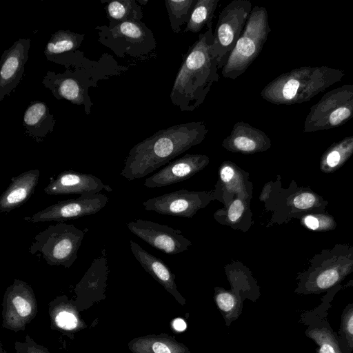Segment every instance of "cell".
I'll list each match as a JSON object with an SVG mask.
<instances>
[{
  "label": "cell",
  "instance_id": "obj_1",
  "mask_svg": "<svg viewBox=\"0 0 353 353\" xmlns=\"http://www.w3.org/2000/svg\"><path fill=\"white\" fill-rule=\"evenodd\" d=\"M208 132L203 121L160 130L132 148L120 174L128 181L141 179L200 144Z\"/></svg>",
  "mask_w": 353,
  "mask_h": 353
},
{
  "label": "cell",
  "instance_id": "obj_2",
  "mask_svg": "<svg viewBox=\"0 0 353 353\" xmlns=\"http://www.w3.org/2000/svg\"><path fill=\"white\" fill-rule=\"evenodd\" d=\"M212 27L199 35L190 47L174 81L170 99L181 111L192 112L205 101L218 81V63L211 52Z\"/></svg>",
  "mask_w": 353,
  "mask_h": 353
},
{
  "label": "cell",
  "instance_id": "obj_3",
  "mask_svg": "<svg viewBox=\"0 0 353 353\" xmlns=\"http://www.w3.org/2000/svg\"><path fill=\"white\" fill-rule=\"evenodd\" d=\"M270 32L266 9L262 6H254L222 68L223 77L234 80L243 74L261 52Z\"/></svg>",
  "mask_w": 353,
  "mask_h": 353
},
{
  "label": "cell",
  "instance_id": "obj_4",
  "mask_svg": "<svg viewBox=\"0 0 353 353\" xmlns=\"http://www.w3.org/2000/svg\"><path fill=\"white\" fill-rule=\"evenodd\" d=\"M84 234L72 224L57 222L37 234L28 251L32 254L40 253L50 265L69 268L77 259Z\"/></svg>",
  "mask_w": 353,
  "mask_h": 353
},
{
  "label": "cell",
  "instance_id": "obj_5",
  "mask_svg": "<svg viewBox=\"0 0 353 353\" xmlns=\"http://www.w3.org/2000/svg\"><path fill=\"white\" fill-rule=\"evenodd\" d=\"M100 43L110 48L117 57L125 55L143 59L152 53L157 42L152 30L141 21H129L112 28L97 26Z\"/></svg>",
  "mask_w": 353,
  "mask_h": 353
},
{
  "label": "cell",
  "instance_id": "obj_6",
  "mask_svg": "<svg viewBox=\"0 0 353 353\" xmlns=\"http://www.w3.org/2000/svg\"><path fill=\"white\" fill-rule=\"evenodd\" d=\"M252 3L248 0H234L219 14L213 32L211 52L223 68L240 37L252 11Z\"/></svg>",
  "mask_w": 353,
  "mask_h": 353
},
{
  "label": "cell",
  "instance_id": "obj_7",
  "mask_svg": "<svg viewBox=\"0 0 353 353\" xmlns=\"http://www.w3.org/2000/svg\"><path fill=\"white\" fill-rule=\"evenodd\" d=\"M2 306V327L14 332L24 330L38 311L32 288L25 281L17 279L6 290Z\"/></svg>",
  "mask_w": 353,
  "mask_h": 353
},
{
  "label": "cell",
  "instance_id": "obj_8",
  "mask_svg": "<svg viewBox=\"0 0 353 353\" xmlns=\"http://www.w3.org/2000/svg\"><path fill=\"white\" fill-rule=\"evenodd\" d=\"M216 200L214 190H175L148 199L142 203L145 210L161 214L192 218L196 212Z\"/></svg>",
  "mask_w": 353,
  "mask_h": 353
},
{
  "label": "cell",
  "instance_id": "obj_9",
  "mask_svg": "<svg viewBox=\"0 0 353 353\" xmlns=\"http://www.w3.org/2000/svg\"><path fill=\"white\" fill-rule=\"evenodd\" d=\"M43 83L57 99H66L73 104L83 105L85 113H90L93 103L88 94V88L96 86V82L92 81L85 71L81 69L68 70L63 73L48 71L43 77Z\"/></svg>",
  "mask_w": 353,
  "mask_h": 353
},
{
  "label": "cell",
  "instance_id": "obj_10",
  "mask_svg": "<svg viewBox=\"0 0 353 353\" xmlns=\"http://www.w3.org/2000/svg\"><path fill=\"white\" fill-rule=\"evenodd\" d=\"M108 202V198L101 193L80 196L76 199L59 201L32 216H25L23 219L34 223L46 221L62 222L96 214L102 210Z\"/></svg>",
  "mask_w": 353,
  "mask_h": 353
},
{
  "label": "cell",
  "instance_id": "obj_11",
  "mask_svg": "<svg viewBox=\"0 0 353 353\" xmlns=\"http://www.w3.org/2000/svg\"><path fill=\"white\" fill-rule=\"evenodd\" d=\"M130 232L152 247L169 255L181 253L192 245L180 230L167 225L137 219L127 223Z\"/></svg>",
  "mask_w": 353,
  "mask_h": 353
},
{
  "label": "cell",
  "instance_id": "obj_12",
  "mask_svg": "<svg viewBox=\"0 0 353 353\" xmlns=\"http://www.w3.org/2000/svg\"><path fill=\"white\" fill-rule=\"evenodd\" d=\"M213 190L216 200L227 206L236 196L252 199L253 184L249 172L231 161H224L219 165V178Z\"/></svg>",
  "mask_w": 353,
  "mask_h": 353
},
{
  "label": "cell",
  "instance_id": "obj_13",
  "mask_svg": "<svg viewBox=\"0 0 353 353\" xmlns=\"http://www.w3.org/2000/svg\"><path fill=\"white\" fill-rule=\"evenodd\" d=\"M330 307L323 303L312 310L305 311L301 314V321L307 326L305 334L315 343L317 353H343L337 332L327 320Z\"/></svg>",
  "mask_w": 353,
  "mask_h": 353
},
{
  "label": "cell",
  "instance_id": "obj_14",
  "mask_svg": "<svg viewBox=\"0 0 353 353\" xmlns=\"http://www.w3.org/2000/svg\"><path fill=\"white\" fill-rule=\"evenodd\" d=\"M209 163L210 158L205 154H185L147 178L144 185L161 188L183 181L203 170Z\"/></svg>",
  "mask_w": 353,
  "mask_h": 353
},
{
  "label": "cell",
  "instance_id": "obj_15",
  "mask_svg": "<svg viewBox=\"0 0 353 353\" xmlns=\"http://www.w3.org/2000/svg\"><path fill=\"white\" fill-rule=\"evenodd\" d=\"M103 190L112 191L109 185L93 174L68 170L52 176L44 192L55 196L70 194L87 196L98 194Z\"/></svg>",
  "mask_w": 353,
  "mask_h": 353
},
{
  "label": "cell",
  "instance_id": "obj_16",
  "mask_svg": "<svg viewBox=\"0 0 353 353\" xmlns=\"http://www.w3.org/2000/svg\"><path fill=\"white\" fill-rule=\"evenodd\" d=\"M30 39H19L1 55L0 65V101L16 88L21 81L28 59Z\"/></svg>",
  "mask_w": 353,
  "mask_h": 353
},
{
  "label": "cell",
  "instance_id": "obj_17",
  "mask_svg": "<svg viewBox=\"0 0 353 353\" xmlns=\"http://www.w3.org/2000/svg\"><path fill=\"white\" fill-rule=\"evenodd\" d=\"M84 34L69 30H58L52 34L44 50L48 61L69 66L82 67L85 59L83 52L78 49L83 41Z\"/></svg>",
  "mask_w": 353,
  "mask_h": 353
},
{
  "label": "cell",
  "instance_id": "obj_18",
  "mask_svg": "<svg viewBox=\"0 0 353 353\" xmlns=\"http://www.w3.org/2000/svg\"><path fill=\"white\" fill-rule=\"evenodd\" d=\"M227 151L243 154H252L268 150L271 141L266 134L243 121H237L230 134L222 141Z\"/></svg>",
  "mask_w": 353,
  "mask_h": 353
},
{
  "label": "cell",
  "instance_id": "obj_19",
  "mask_svg": "<svg viewBox=\"0 0 353 353\" xmlns=\"http://www.w3.org/2000/svg\"><path fill=\"white\" fill-rule=\"evenodd\" d=\"M131 251L142 268L150 274L168 292L171 294L182 305L185 304V299L177 290L175 275L169 267L159 258L151 254L138 243L130 241Z\"/></svg>",
  "mask_w": 353,
  "mask_h": 353
},
{
  "label": "cell",
  "instance_id": "obj_20",
  "mask_svg": "<svg viewBox=\"0 0 353 353\" xmlns=\"http://www.w3.org/2000/svg\"><path fill=\"white\" fill-rule=\"evenodd\" d=\"M39 176V170L34 169L12 177L0 196V212H10L27 202L34 192Z\"/></svg>",
  "mask_w": 353,
  "mask_h": 353
},
{
  "label": "cell",
  "instance_id": "obj_21",
  "mask_svg": "<svg viewBox=\"0 0 353 353\" xmlns=\"http://www.w3.org/2000/svg\"><path fill=\"white\" fill-rule=\"evenodd\" d=\"M55 123L54 115L44 102H31L24 112L23 125L26 132L37 143L53 131Z\"/></svg>",
  "mask_w": 353,
  "mask_h": 353
},
{
  "label": "cell",
  "instance_id": "obj_22",
  "mask_svg": "<svg viewBox=\"0 0 353 353\" xmlns=\"http://www.w3.org/2000/svg\"><path fill=\"white\" fill-rule=\"evenodd\" d=\"M251 200L236 196L227 206L216 210L213 218L221 225L246 232L254 224L250 208Z\"/></svg>",
  "mask_w": 353,
  "mask_h": 353
},
{
  "label": "cell",
  "instance_id": "obj_23",
  "mask_svg": "<svg viewBox=\"0 0 353 353\" xmlns=\"http://www.w3.org/2000/svg\"><path fill=\"white\" fill-rule=\"evenodd\" d=\"M109 273L105 249L101 256L92 261L83 278L77 283L75 291L79 297L101 296L104 293Z\"/></svg>",
  "mask_w": 353,
  "mask_h": 353
},
{
  "label": "cell",
  "instance_id": "obj_24",
  "mask_svg": "<svg viewBox=\"0 0 353 353\" xmlns=\"http://www.w3.org/2000/svg\"><path fill=\"white\" fill-rule=\"evenodd\" d=\"M51 325L61 331L74 332L86 327L75 305L67 296H57L49 305Z\"/></svg>",
  "mask_w": 353,
  "mask_h": 353
},
{
  "label": "cell",
  "instance_id": "obj_25",
  "mask_svg": "<svg viewBox=\"0 0 353 353\" xmlns=\"http://www.w3.org/2000/svg\"><path fill=\"white\" fill-rule=\"evenodd\" d=\"M128 346L132 353H191L185 345L167 334L137 337Z\"/></svg>",
  "mask_w": 353,
  "mask_h": 353
},
{
  "label": "cell",
  "instance_id": "obj_26",
  "mask_svg": "<svg viewBox=\"0 0 353 353\" xmlns=\"http://www.w3.org/2000/svg\"><path fill=\"white\" fill-rule=\"evenodd\" d=\"M105 11L110 28L129 21H141L143 13L141 6L135 0L105 1Z\"/></svg>",
  "mask_w": 353,
  "mask_h": 353
},
{
  "label": "cell",
  "instance_id": "obj_27",
  "mask_svg": "<svg viewBox=\"0 0 353 353\" xmlns=\"http://www.w3.org/2000/svg\"><path fill=\"white\" fill-rule=\"evenodd\" d=\"M219 0H197L184 32L198 33L204 26L212 27V19Z\"/></svg>",
  "mask_w": 353,
  "mask_h": 353
},
{
  "label": "cell",
  "instance_id": "obj_28",
  "mask_svg": "<svg viewBox=\"0 0 353 353\" xmlns=\"http://www.w3.org/2000/svg\"><path fill=\"white\" fill-rule=\"evenodd\" d=\"M196 1L165 0L170 27L174 33H180L182 26L187 25Z\"/></svg>",
  "mask_w": 353,
  "mask_h": 353
},
{
  "label": "cell",
  "instance_id": "obj_29",
  "mask_svg": "<svg viewBox=\"0 0 353 353\" xmlns=\"http://www.w3.org/2000/svg\"><path fill=\"white\" fill-rule=\"evenodd\" d=\"M214 298L228 325L239 316L240 298L232 290L216 287L214 288Z\"/></svg>",
  "mask_w": 353,
  "mask_h": 353
},
{
  "label": "cell",
  "instance_id": "obj_30",
  "mask_svg": "<svg viewBox=\"0 0 353 353\" xmlns=\"http://www.w3.org/2000/svg\"><path fill=\"white\" fill-rule=\"evenodd\" d=\"M339 344L343 353L353 352V303L343 309L339 331Z\"/></svg>",
  "mask_w": 353,
  "mask_h": 353
},
{
  "label": "cell",
  "instance_id": "obj_31",
  "mask_svg": "<svg viewBox=\"0 0 353 353\" xmlns=\"http://www.w3.org/2000/svg\"><path fill=\"white\" fill-rule=\"evenodd\" d=\"M339 280V274L334 269H329L321 272L314 280V291L323 290L334 285Z\"/></svg>",
  "mask_w": 353,
  "mask_h": 353
},
{
  "label": "cell",
  "instance_id": "obj_32",
  "mask_svg": "<svg viewBox=\"0 0 353 353\" xmlns=\"http://www.w3.org/2000/svg\"><path fill=\"white\" fill-rule=\"evenodd\" d=\"M16 353H50L48 349L32 340L29 335H26L25 341L14 342Z\"/></svg>",
  "mask_w": 353,
  "mask_h": 353
},
{
  "label": "cell",
  "instance_id": "obj_33",
  "mask_svg": "<svg viewBox=\"0 0 353 353\" xmlns=\"http://www.w3.org/2000/svg\"><path fill=\"white\" fill-rule=\"evenodd\" d=\"M314 196L306 192L296 196L292 201L294 207L299 209L309 208L314 205Z\"/></svg>",
  "mask_w": 353,
  "mask_h": 353
},
{
  "label": "cell",
  "instance_id": "obj_34",
  "mask_svg": "<svg viewBox=\"0 0 353 353\" xmlns=\"http://www.w3.org/2000/svg\"><path fill=\"white\" fill-rule=\"evenodd\" d=\"M350 114V111L346 108H339L334 110L330 117V121L332 125H337L347 119Z\"/></svg>",
  "mask_w": 353,
  "mask_h": 353
},
{
  "label": "cell",
  "instance_id": "obj_35",
  "mask_svg": "<svg viewBox=\"0 0 353 353\" xmlns=\"http://www.w3.org/2000/svg\"><path fill=\"white\" fill-rule=\"evenodd\" d=\"M340 161V154L337 151L332 152L327 157V163L331 167L336 166Z\"/></svg>",
  "mask_w": 353,
  "mask_h": 353
},
{
  "label": "cell",
  "instance_id": "obj_36",
  "mask_svg": "<svg viewBox=\"0 0 353 353\" xmlns=\"http://www.w3.org/2000/svg\"><path fill=\"white\" fill-rule=\"evenodd\" d=\"M172 327L177 332H183L186 329V323L182 319H175L172 321Z\"/></svg>",
  "mask_w": 353,
  "mask_h": 353
},
{
  "label": "cell",
  "instance_id": "obj_37",
  "mask_svg": "<svg viewBox=\"0 0 353 353\" xmlns=\"http://www.w3.org/2000/svg\"><path fill=\"white\" fill-rule=\"evenodd\" d=\"M304 222L308 228L312 230H316L319 228V221L314 216H309L305 217Z\"/></svg>",
  "mask_w": 353,
  "mask_h": 353
},
{
  "label": "cell",
  "instance_id": "obj_38",
  "mask_svg": "<svg viewBox=\"0 0 353 353\" xmlns=\"http://www.w3.org/2000/svg\"><path fill=\"white\" fill-rule=\"evenodd\" d=\"M137 2H138V3H140L141 6H143V5L144 6L148 2V0H138Z\"/></svg>",
  "mask_w": 353,
  "mask_h": 353
}]
</instances>
